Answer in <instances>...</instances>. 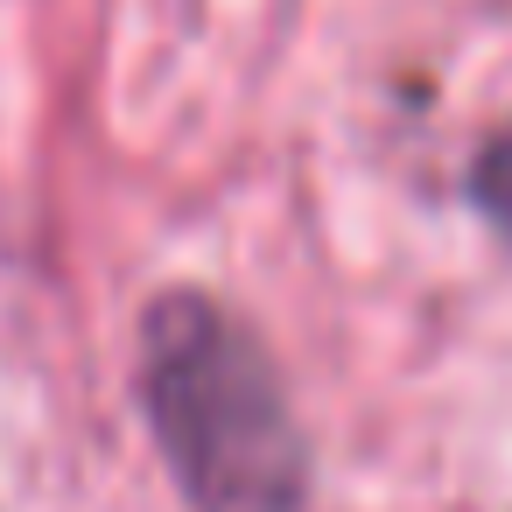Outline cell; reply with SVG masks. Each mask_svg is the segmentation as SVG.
Segmentation results:
<instances>
[{"label":"cell","mask_w":512,"mask_h":512,"mask_svg":"<svg viewBox=\"0 0 512 512\" xmlns=\"http://www.w3.org/2000/svg\"><path fill=\"white\" fill-rule=\"evenodd\" d=\"M141 407L190 512H302L309 442L274 351L204 288L141 316Z\"/></svg>","instance_id":"6da1fadb"},{"label":"cell","mask_w":512,"mask_h":512,"mask_svg":"<svg viewBox=\"0 0 512 512\" xmlns=\"http://www.w3.org/2000/svg\"><path fill=\"white\" fill-rule=\"evenodd\" d=\"M470 204L484 211V225L498 239H512V127H498L477 155H470Z\"/></svg>","instance_id":"7a4b0ae2"}]
</instances>
